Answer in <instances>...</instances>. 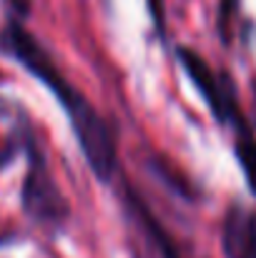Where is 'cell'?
<instances>
[{
    "label": "cell",
    "instance_id": "cell-8",
    "mask_svg": "<svg viewBox=\"0 0 256 258\" xmlns=\"http://www.w3.org/2000/svg\"><path fill=\"white\" fill-rule=\"evenodd\" d=\"M239 13H241V0H216V35L224 48L234 43Z\"/></svg>",
    "mask_w": 256,
    "mask_h": 258
},
{
    "label": "cell",
    "instance_id": "cell-6",
    "mask_svg": "<svg viewBox=\"0 0 256 258\" xmlns=\"http://www.w3.org/2000/svg\"><path fill=\"white\" fill-rule=\"evenodd\" d=\"M234 131V156L236 163L241 166L244 180L249 185V190L256 196V131L249 120V115L244 113V108H239L231 118L229 125Z\"/></svg>",
    "mask_w": 256,
    "mask_h": 258
},
{
    "label": "cell",
    "instance_id": "cell-1",
    "mask_svg": "<svg viewBox=\"0 0 256 258\" xmlns=\"http://www.w3.org/2000/svg\"><path fill=\"white\" fill-rule=\"evenodd\" d=\"M0 55L18 63L23 71H28L38 83L50 90V95L63 105L68 123L73 128L76 143L83 153L85 166L95 175L98 183L113 185L121 173L118 158V125L108 115H103L81 88H76L68 76L61 71L58 60L53 58L50 48L35 38L25 20L8 15L0 28Z\"/></svg>",
    "mask_w": 256,
    "mask_h": 258
},
{
    "label": "cell",
    "instance_id": "cell-3",
    "mask_svg": "<svg viewBox=\"0 0 256 258\" xmlns=\"http://www.w3.org/2000/svg\"><path fill=\"white\" fill-rule=\"evenodd\" d=\"M176 53V60L178 66L183 68L186 78L193 83V88L198 90V95L203 98L209 113L214 115V120L226 128L229 123V115L241 105L239 100V88H236V81L229 71H216L196 48L191 45H176L173 48Z\"/></svg>",
    "mask_w": 256,
    "mask_h": 258
},
{
    "label": "cell",
    "instance_id": "cell-9",
    "mask_svg": "<svg viewBox=\"0 0 256 258\" xmlns=\"http://www.w3.org/2000/svg\"><path fill=\"white\" fill-rule=\"evenodd\" d=\"M146 8H148V15H151V23H153V30H156L159 40H161V43H166V38H169L166 0H146Z\"/></svg>",
    "mask_w": 256,
    "mask_h": 258
},
{
    "label": "cell",
    "instance_id": "cell-4",
    "mask_svg": "<svg viewBox=\"0 0 256 258\" xmlns=\"http://www.w3.org/2000/svg\"><path fill=\"white\" fill-rule=\"evenodd\" d=\"M121 203L126 208V213L136 221V226L141 228V233L146 236V241L151 243V248L159 253V258H183L176 238L171 236V231L164 226V221L153 213V208L146 203V198L136 190V185L131 180H121Z\"/></svg>",
    "mask_w": 256,
    "mask_h": 258
},
{
    "label": "cell",
    "instance_id": "cell-10",
    "mask_svg": "<svg viewBox=\"0 0 256 258\" xmlns=\"http://www.w3.org/2000/svg\"><path fill=\"white\" fill-rule=\"evenodd\" d=\"M5 3H8V8H10L8 15H15V18H20V20H25V18L30 15V10H33V3H30V0H5Z\"/></svg>",
    "mask_w": 256,
    "mask_h": 258
},
{
    "label": "cell",
    "instance_id": "cell-2",
    "mask_svg": "<svg viewBox=\"0 0 256 258\" xmlns=\"http://www.w3.org/2000/svg\"><path fill=\"white\" fill-rule=\"evenodd\" d=\"M0 113H5L13 123L10 136L18 141V148L25 158V175L20 183V211L38 226L48 228L50 233H58L66 228V223L73 216L71 201L66 198L61 183L50 171L43 138L38 133V125L28 115V110L20 103L0 98Z\"/></svg>",
    "mask_w": 256,
    "mask_h": 258
},
{
    "label": "cell",
    "instance_id": "cell-7",
    "mask_svg": "<svg viewBox=\"0 0 256 258\" xmlns=\"http://www.w3.org/2000/svg\"><path fill=\"white\" fill-rule=\"evenodd\" d=\"M148 168H151V173L169 188L173 196H178L181 201H186V203H196V201H198V193H196L193 183L181 171H176V166L169 163L164 156L151 153V156H148Z\"/></svg>",
    "mask_w": 256,
    "mask_h": 258
},
{
    "label": "cell",
    "instance_id": "cell-5",
    "mask_svg": "<svg viewBox=\"0 0 256 258\" xmlns=\"http://www.w3.org/2000/svg\"><path fill=\"white\" fill-rule=\"evenodd\" d=\"M219 243L224 258H256V208L231 201L221 218Z\"/></svg>",
    "mask_w": 256,
    "mask_h": 258
}]
</instances>
